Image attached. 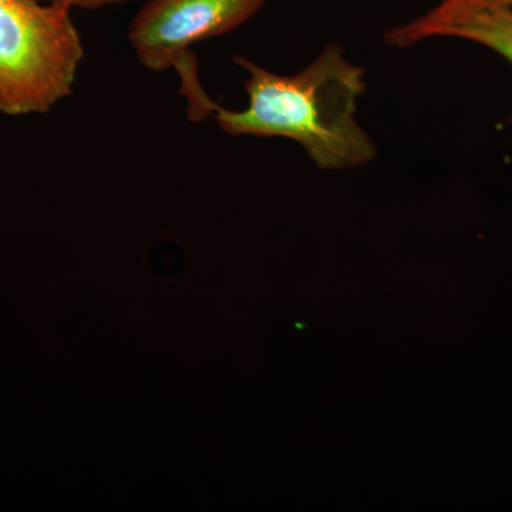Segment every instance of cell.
<instances>
[{
	"instance_id": "6da1fadb",
	"label": "cell",
	"mask_w": 512,
	"mask_h": 512,
	"mask_svg": "<svg viewBox=\"0 0 512 512\" xmlns=\"http://www.w3.org/2000/svg\"><path fill=\"white\" fill-rule=\"evenodd\" d=\"M234 62L248 73V106L224 109L198 86L185 93L191 120L214 117L229 136L288 138L301 144L319 170H345L375 160L376 144L356 119L366 72L348 60L342 47L330 43L291 76L241 56Z\"/></svg>"
},
{
	"instance_id": "7a4b0ae2",
	"label": "cell",
	"mask_w": 512,
	"mask_h": 512,
	"mask_svg": "<svg viewBox=\"0 0 512 512\" xmlns=\"http://www.w3.org/2000/svg\"><path fill=\"white\" fill-rule=\"evenodd\" d=\"M83 57L72 10L39 0H0V113L52 110L73 93Z\"/></svg>"
},
{
	"instance_id": "3957f363",
	"label": "cell",
	"mask_w": 512,
	"mask_h": 512,
	"mask_svg": "<svg viewBox=\"0 0 512 512\" xmlns=\"http://www.w3.org/2000/svg\"><path fill=\"white\" fill-rule=\"evenodd\" d=\"M268 0H148L128 29L138 62L161 73L192 55L191 47L228 35Z\"/></svg>"
},
{
	"instance_id": "277c9868",
	"label": "cell",
	"mask_w": 512,
	"mask_h": 512,
	"mask_svg": "<svg viewBox=\"0 0 512 512\" xmlns=\"http://www.w3.org/2000/svg\"><path fill=\"white\" fill-rule=\"evenodd\" d=\"M433 37L470 40L512 64V8L487 0H440L419 18L389 30L384 39L387 45L407 49Z\"/></svg>"
},
{
	"instance_id": "5b68a950",
	"label": "cell",
	"mask_w": 512,
	"mask_h": 512,
	"mask_svg": "<svg viewBox=\"0 0 512 512\" xmlns=\"http://www.w3.org/2000/svg\"><path fill=\"white\" fill-rule=\"evenodd\" d=\"M39 2L55 3L66 9L97 10L109 8V6L123 5L128 0H39Z\"/></svg>"
},
{
	"instance_id": "8992f818",
	"label": "cell",
	"mask_w": 512,
	"mask_h": 512,
	"mask_svg": "<svg viewBox=\"0 0 512 512\" xmlns=\"http://www.w3.org/2000/svg\"><path fill=\"white\" fill-rule=\"evenodd\" d=\"M487 2L497 3V5L511 6L512 8V0H487Z\"/></svg>"
}]
</instances>
